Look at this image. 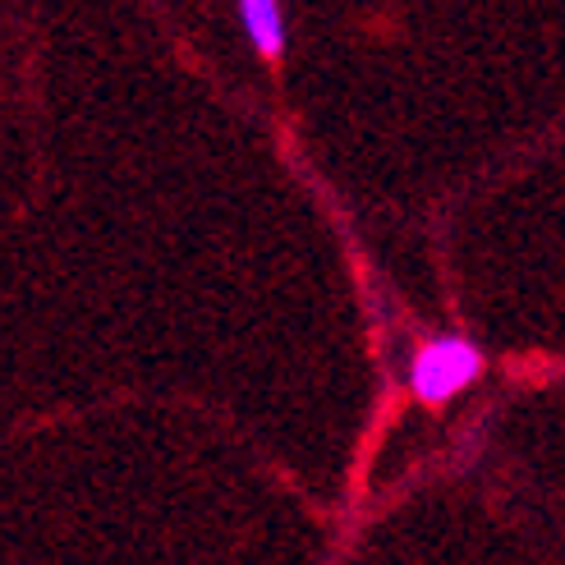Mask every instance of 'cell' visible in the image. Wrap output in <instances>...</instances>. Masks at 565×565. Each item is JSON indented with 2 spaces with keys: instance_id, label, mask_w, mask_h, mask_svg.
I'll return each instance as SVG.
<instances>
[{
  "instance_id": "cell-1",
  "label": "cell",
  "mask_w": 565,
  "mask_h": 565,
  "mask_svg": "<svg viewBox=\"0 0 565 565\" xmlns=\"http://www.w3.org/2000/svg\"><path fill=\"white\" fill-rule=\"evenodd\" d=\"M483 373V350H478L469 335H433L423 341L414 363H409V395L418 405H446L456 401L460 391H469Z\"/></svg>"
},
{
  "instance_id": "cell-2",
  "label": "cell",
  "mask_w": 565,
  "mask_h": 565,
  "mask_svg": "<svg viewBox=\"0 0 565 565\" xmlns=\"http://www.w3.org/2000/svg\"><path fill=\"white\" fill-rule=\"evenodd\" d=\"M235 6L263 61H280L286 55V10H280V0H235Z\"/></svg>"
}]
</instances>
